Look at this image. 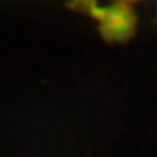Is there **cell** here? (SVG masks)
Here are the masks:
<instances>
[{"mask_svg": "<svg viewBox=\"0 0 157 157\" xmlns=\"http://www.w3.org/2000/svg\"><path fill=\"white\" fill-rule=\"evenodd\" d=\"M121 3H124V2H135V0H119Z\"/></svg>", "mask_w": 157, "mask_h": 157, "instance_id": "1", "label": "cell"}]
</instances>
